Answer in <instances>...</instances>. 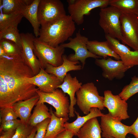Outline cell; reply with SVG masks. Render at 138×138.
<instances>
[{
    "label": "cell",
    "mask_w": 138,
    "mask_h": 138,
    "mask_svg": "<svg viewBox=\"0 0 138 138\" xmlns=\"http://www.w3.org/2000/svg\"><path fill=\"white\" fill-rule=\"evenodd\" d=\"M37 93L39 99L36 104L47 103L55 108L56 111L54 113L56 117H69L70 103L68 96L62 90L57 88L52 93H47L39 89Z\"/></svg>",
    "instance_id": "7"
},
{
    "label": "cell",
    "mask_w": 138,
    "mask_h": 138,
    "mask_svg": "<svg viewBox=\"0 0 138 138\" xmlns=\"http://www.w3.org/2000/svg\"><path fill=\"white\" fill-rule=\"evenodd\" d=\"M110 0H75L68 4V10L73 20L78 25L83 24L84 16L88 15L92 9L98 7H106Z\"/></svg>",
    "instance_id": "9"
},
{
    "label": "cell",
    "mask_w": 138,
    "mask_h": 138,
    "mask_svg": "<svg viewBox=\"0 0 138 138\" xmlns=\"http://www.w3.org/2000/svg\"><path fill=\"white\" fill-rule=\"evenodd\" d=\"M34 127L28 124L26 125L21 123L16 129L12 138H26L31 133Z\"/></svg>",
    "instance_id": "33"
},
{
    "label": "cell",
    "mask_w": 138,
    "mask_h": 138,
    "mask_svg": "<svg viewBox=\"0 0 138 138\" xmlns=\"http://www.w3.org/2000/svg\"><path fill=\"white\" fill-rule=\"evenodd\" d=\"M122 13L117 8L112 6L100 8L99 24L105 35L121 41L122 39L120 21Z\"/></svg>",
    "instance_id": "4"
},
{
    "label": "cell",
    "mask_w": 138,
    "mask_h": 138,
    "mask_svg": "<svg viewBox=\"0 0 138 138\" xmlns=\"http://www.w3.org/2000/svg\"><path fill=\"white\" fill-rule=\"evenodd\" d=\"M132 129L130 134L133 135L135 138H138V116L135 121L130 126Z\"/></svg>",
    "instance_id": "37"
},
{
    "label": "cell",
    "mask_w": 138,
    "mask_h": 138,
    "mask_svg": "<svg viewBox=\"0 0 138 138\" xmlns=\"http://www.w3.org/2000/svg\"><path fill=\"white\" fill-rule=\"evenodd\" d=\"M63 3L60 0H40L38 10L41 27H44L65 16Z\"/></svg>",
    "instance_id": "6"
},
{
    "label": "cell",
    "mask_w": 138,
    "mask_h": 138,
    "mask_svg": "<svg viewBox=\"0 0 138 138\" xmlns=\"http://www.w3.org/2000/svg\"><path fill=\"white\" fill-rule=\"evenodd\" d=\"M87 45L88 50L96 55L104 59L111 56L117 60L120 59V56L111 48L107 41H99L96 40H89Z\"/></svg>",
    "instance_id": "20"
},
{
    "label": "cell",
    "mask_w": 138,
    "mask_h": 138,
    "mask_svg": "<svg viewBox=\"0 0 138 138\" xmlns=\"http://www.w3.org/2000/svg\"><path fill=\"white\" fill-rule=\"evenodd\" d=\"M51 118H47L36 126L37 128V132L34 138H44L47 126Z\"/></svg>",
    "instance_id": "35"
},
{
    "label": "cell",
    "mask_w": 138,
    "mask_h": 138,
    "mask_svg": "<svg viewBox=\"0 0 138 138\" xmlns=\"http://www.w3.org/2000/svg\"><path fill=\"white\" fill-rule=\"evenodd\" d=\"M39 99L37 95L27 100L18 101L13 106L12 108L22 124L27 125L31 111Z\"/></svg>",
    "instance_id": "19"
},
{
    "label": "cell",
    "mask_w": 138,
    "mask_h": 138,
    "mask_svg": "<svg viewBox=\"0 0 138 138\" xmlns=\"http://www.w3.org/2000/svg\"><path fill=\"white\" fill-rule=\"evenodd\" d=\"M21 123L20 120L18 119L6 121L1 124L0 133L3 131L16 130Z\"/></svg>",
    "instance_id": "34"
},
{
    "label": "cell",
    "mask_w": 138,
    "mask_h": 138,
    "mask_svg": "<svg viewBox=\"0 0 138 138\" xmlns=\"http://www.w3.org/2000/svg\"><path fill=\"white\" fill-rule=\"evenodd\" d=\"M0 116L1 124L8 121L17 119L18 118L12 108L9 107L0 108Z\"/></svg>",
    "instance_id": "32"
},
{
    "label": "cell",
    "mask_w": 138,
    "mask_h": 138,
    "mask_svg": "<svg viewBox=\"0 0 138 138\" xmlns=\"http://www.w3.org/2000/svg\"><path fill=\"white\" fill-rule=\"evenodd\" d=\"M122 44L138 50V16L122 13L120 17Z\"/></svg>",
    "instance_id": "10"
},
{
    "label": "cell",
    "mask_w": 138,
    "mask_h": 138,
    "mask_svg": "<svg viewBox=\"0 0 138 138\" xmlns=\"http://www.w3.org/2000/svg\"><path fill=\"white\" fill-rule=\"evenodd\" d=\"M22 14H0V31L14 25H18L20 22Z\"/></svg>",
    "instance_id": "29"
},
{
    "label": "cell",
    "mask_w": 138,
    "mask_h": 138,
    "mask_svg": "<svg viewBox=\"0 0 138 138\" xmlns=\"http://www.w3.org/2000/svg\"><path fill=\"white\" fill-rule=\"evenodd\" d=\"M75 23L70 15H66L41 27L38 37L40 41L53 47L63 43L73 34Z\"/></svg>",
    "instance_id": "2"
},
{
    "label": "cell",
    "mask_w": 138,
    "mask_h": 138,
    "mask_svg": "<svg viewBox=\"0 0 138 138\" xmlns=\"http://www.w3.org/2000/svg\"><path fill=\"white\" fill-rule=\"evenodd\" d=\"M25 81L27 83L34 85L40 91L47 93L53 92L63 82L54 75L47 72L41 67L37 74L32 77L25 78Z\"/></svg>",
    "instance_id": "14"
},
{
    "label": "cell",
    "mask_w": 138,
    "mask_h": 138,
    "mask_svg": "<svg viewBox=\"0 0 138 138\" xmlns=\"http://www.w3.org/2000/svg\"><path fill=\"white\" fill-rule=\"evenodd\" d=\"M102 130L97 117L87 121L80 128L76 136L78 138H101Z\"/></svg>",
    "instance_id": "23"
},
{
    "label": "cell",
    "mask_w": 138,
    "mask_h": 138,
    "mask_svg": "<svg viewBox=\"0 0 138 138\" xmlns=\"http://www.w3.org/2000/svg\"><path fill=\"white\" fill-rule=\"evenodd\" d=\"M49 111L51 118L44 138H55L58 135L65 130L64 125L69 119V117L58 118L56 117L51 107Z\"/></svg>",
    "instance_id": "24"
},
{
    "label": "cell",
    "mask_w": 138,
    "mask_h": 138,
    "mask_svg": "<svg viewBox=\"0 0 138 138\" xmlns=\"http://www.w3.org/2000/svg\"><path fill=\"white\" fill-rule=\"evenodd\" d=\"M95 63L101 68L102 76L110 80L114 78L122 79L124 76L125 72L130 68L121 60L115 61L109 57L95 59Z\"/></svg>",
    "instance_id": "13"
},
{
    "label": "cell",
    "mask_w": 138,
    "mask_h": 138,
    "mask_svg": "<svg viewBox=\"0 0 138 138\" xmlns=\"http://www.w3.org/2000/svg\"><path fill=\"white\" fill-rule=\"evenodd\" d=\"M51 118V114L49 109L44 103L37 104L29 119L28 124L35 127L46 119Z\"/></svg>",
    "instance_id": "26"
},
{
    "label": "cell",
    "mask_w": 138,
    "mask_h": 138,
    "mask_svg": "<svg viewBox=\"0 0 138 138\" xmlns=\"http://www.w3.org/2000/svg\"><path fill=\"white\" fill-rule=\"evenodd\" d=\"M69 42L63 43L60 45L64 48H68L73 50L74 54H70L67 56V58L72 61H79L82 64V69L85 63L86 59L91 57L95 59L101 57L96 55L90 52L88 49L87 44L89 40L88 38L82 35L79 30L74 38L70 37L68 39Z\"/></svg>",
    "instance_id": "8"
},
{
    "label": "cell",
    "mask_w": 138,
    "mask_h": 138,
    "mask_svg": "<svg viewBox=\"0 0 138 138\" xmlns=\"http://www.w3.org/2000/svg\"><path fill=\"white\" fill-rule=\"evenodd\" d=\"M40 0H34L32 3L28 5L22 13L23 17L30 22L33 29L34 34L36 37H39L40 26L39 21L38 10Z\"/></svg>",
    "instance_id": "25"
},
{
    "label": "cell",
    "mask_w": 138,
    "mask_h": 138,
    "mask_svg": "<svg viewBox=\"0 0 138 138\" xmlns=\"http://www.w3.org/2000/svg\"><path fill=\"white\" fill-rule=\"evenodd\" d=\"M37 132V128L36 126L34 127L30 135L26 138H34Z\"/></svg>",
    "instance_id": "39"
},
{
    "label": "cell",
    "mask_w": 138,
    "mask_h": 138,
    "mask_svg": "<svg viewBox=\"0 0 138 138\" xmlns=\"http://www.w3.org/2000/svg\"><path fill=\"white\" fill-rule=\"evenodd\" d=\"M63 62L62 64L57 67L47 64L45 68V71L48 73L54 75L63 81L67 73L72 71L80 70L82 69V65H77L79 61H72L69 60L66 55L62 56Z\"/></svg>",
    "instance_id": "18"
},
{
    "label": "cell",
    "mask_w": 138,
    "mask_h": 138,
    "mask_svg": "<svg viewBox=\"0 0 138 138\" xmlns=\"http://www.w3.org/2000/svg\"><path fill=\"white\" fill-rule=\"evenodd\" d=\"M65 49L60 45L55 47H52L36 37L33 41L34 53L40 63L41 67L44 69L47 64L55 67L62 65Z\"/></svg>",
    "instance_id": "5"
},
{
    "label": "cell",
    "mask_w": 138,
    "mask_h": 138,
    "mask_svg": "<svg viewBox=\"0 0 138 138\" xmlns=\"http://www.w3.org/2000/svg\"><path fill=\"white\" fill-rule=\"evenodd\" d=\"M109 5L122 13L136 15L138 13V0H110Z\"/></svg>",
    "instance_id": "27"
},
{
    "label": "cell",
    "mask_w": 138,
    "mask_h": 138,
    "mask_svg": "<svg viewBox=\"0 0 138 138\" xmlns=\"http://www.w3.org/2000/svg\"><path fill=\"white\" fill-rule=\"evenodd\" d=\"M136 15H137L138 16V13H137V14H136Z\"/></svg>",
    "instance_id": "41"
},
{
    "label": "cell",
    "mask_w": 138,
    "mask_h": 138,
    "mask_svg": "<svg viewBox=\"0 0 138 138\" xmlns=\"http://www.w3.org/2000/svg\"><path fill=\"white\" fill-rule=\"evenodd\" d=\"M104 107L107 108L109 113L113 118L121 121L129 118L126 101L122 99L119 95H113L111 90L104 92Z\"/></svg>",
    "instance_id": "12"
},
{
    "label": "cell",
    "mask_w": 138,
    "mask_h": 138,
    "mask_svg": "<svg viewBox=\"0 0 138 138\" xmlns=\"http://www.w3.org/2000/svg\"><path fill=\"white\" fill-rule=\"evenodd\" d=\"M76 94V104L84 114L89 113L92 108H96L100 110L104 109V97L99 95L93 83L82 85Z\"/></svg>",
    "instance_id": "3"
},
{
    "label": "cell",
    "mask_w": 138,
    "mask_h": 138,
    "mask_svg": "<svg viewBox=\"0 0 138 138\" xmlns=\"http://www.w3.org/2000/svg\"><path fill=\"white\" fill-rule=\"evenodd\" d=\"M74 135L72 131L65 130L58 135L55 138H73Z\"/></svg>",
    "instance_id": "36"
},
{
    "label": "cell",
    "mask_w": 138,
    "mask_h": 138,
    "mask_svg": "<svg viewBox=\"0 0 138 138\" xmlns=\"http://www.w3.org/2000/svg\"><path fill=\"white\" fill-rule=\"evenodd\" d=\"M138 93V77L134 76L128 85L125 86L119 95L121 98L126 101L131 97Z\"/></svg>",
    "instance_id": "30"
},
{
    "label": "cell",
    "mask_w": 138,
    "mask_h": 138,
    "mask_svg": "<svg viewBox=\"0 0 138 138\" xmlns=\"http://www.w3.org/2000/svg\"><path fill=\"white\" fill-rule=\"evenodd\" d=\"M114 138L113 137H109V138Z\"/></svg>",
    "instance_id": "40"
},
{
    "label": "cell",
    "mask_w": 138,
    "mask_h": 138,
    "mask_svg": "<svg viewBox=\"0 0 138 138\" xmlns=\"http://www.w3.org/2000/svg\"><path fill=\"white\" fill-rule=\"evenodd\" d=\"M121 121L113 117L109 113L101 117L100 126L102 136L104 138H125L131 133L130 126L122 123Z\"/></svg>",
    "instance_id": "11"
},
{
    "label": "cell",
    "mask_w": 138,
    "mask_h": 138,
    "mask_svg": "<svg viewBox=\"0 0 138 138\" xmlns=\"http://www.w3.org/2000/svg\"><path fill=\"white\" fill-rule=\"evenodd\" d=\"M1 13L4 14H22L27 6L33 0H0Z\"/></svg>",
    "instance_id": "22"
},
{
    "label": "cell",
    "mask_w": 138,
    "mask_h": 138,
    "mask_svg": "<svg viewBox=\"0 0 138 138\" xmlns=\"http://www.w3.org/2000/svg\"><path fill=\"white\" fill-rule=\"evenodd\" d=\"M110 47L120 56L121 60L130 68L138 65V50L132 51L128 47L121 43L118 39L105 35Z\"/></svg>",
    "instance_id": "16"
},
{
    "label": "cell",
    "mask_w": 138,
    "mask_h": 138,
    "mask_svg": "<svg viewBox=\"0 0 138 138\" xmlns=\"http://www.w3.org/2000/svg\"><path fill=\"white\" fill-rule=\"evenodd\" d=\"M74 112L77 115L76 119L72 122H66L64 124V127L65 130L73 132L75 136H76L80 129L88 120L94 117H101L104 115L100 110L95 107L91 108L89 113L83 117L80 116L76 111L74 110Z\"/></svg>",
    "instance_id": "21"
},
{
    "label": "cell",
    "mask_w": 138,
    "mask_h": 138,
    "mask_svg": "<svg viewBox=\"0 0 138 138\" xmlns=\"http://www.w3.org/2000/svg\"><path fill=\"white\" fill-rule=\"evenodd\" d=\"M34 76L21 54L0 57V108H12L16 102L37 95L39 88L25 81Z\"/></svg>",
    "instance_id": "1"
},
{
    "label": "cell",
    "mask_w": 138,
    "mask_h": 138,
    "mask_svg": "<svg viewBox=\"0 0 138 138\" xmlns=\"http://www.w3.org/2000/svg\"><path fill=\"white\" fill-rule=\"evenodd\" d=\"M82 85L76 77H72L70 73H67L63 80V83L57 87L65 93L67 94L70 99V106L69 117H73L75 116L74 106L76 104V98L75 94Z\"/></svg>",
    "instance_id": "17"
},
{
    "label": "cell",
    "mask_w": 138,
    "mask_h": 138,
    "mask_svg": "<svg viewBox=\"0 0 138 138\" xmlns=\"http://www.w3.org/2000/svg\"><path fill=\"white\" fill-rule=\"evenodd\" d=\"M15 131L16 130L3 131L0 138H12Z\"/></svg>",
    "instance_id": "38"
},
{
    "label": "cell",
    "mask_w": 138,
    "mask_h": 138,
    "mask_svg": "<svg viewBox=\"0 0 138 138\" xmlns=\"http://www.w3.org/2000/svg\"><path fill=\"white\" fill-rule=\"evenodd\" d=\"M0 46L8 56H14L21 54L22 49L10 40L5 39L0 40Z\"/></svg>",
    "instance_id": "31"
},
{
    "label": "cell",
    "mask_w": 138,
    "mask_h": 138,
    "mask_svg": "<svg viewBox=\"0 0 138 138\" xmlns=\"http://www.w3.org/2000/svg\"><path fill=\"white\" fill-rule=\"evenodd\" d=\"M20 34L22 41V56L34 75H36L39 73L41 67L40 63L33 51V41L35 37L31 33Z\"/></svg>",
    "instance_id": "15"
},
{
    "label": "cell",
    "mask_w": 138,
    "mask_h": 138,
    "mask_svg": "<svg viewBox=\"0 0 138 138\" xmlns=\"http://www.w3.org/2000/svg\"><path fill=\"white\" fill-rule=\"evenodd\" d=\"M18 25L12 26L0 31V40L5 39L10 40L22 49L21 36L18 29Z\"/></svg>",
    "instance_id": "28"
}]
</instances>
